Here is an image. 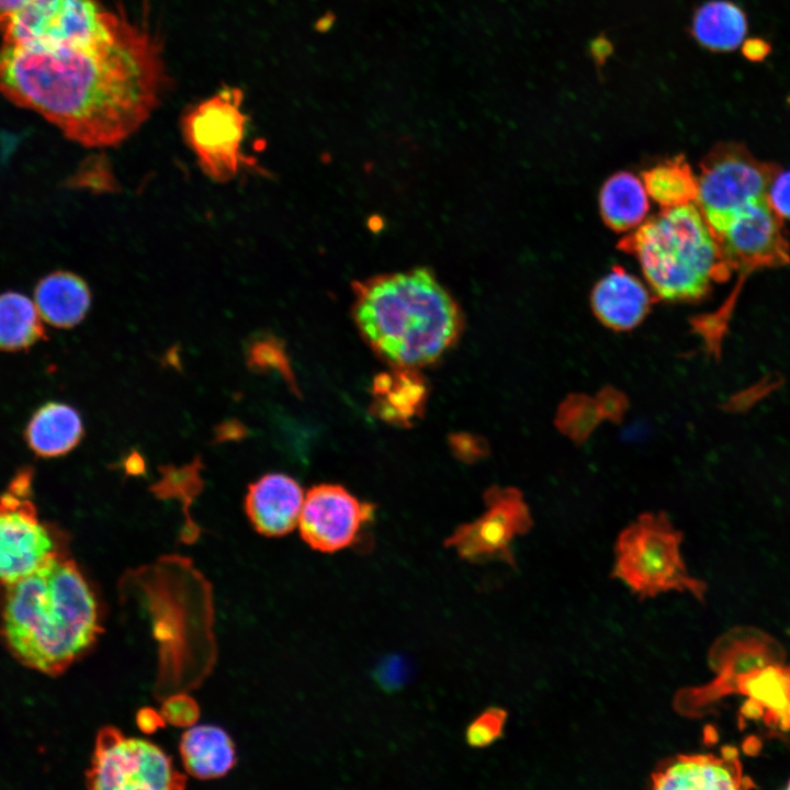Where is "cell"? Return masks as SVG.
Here are the masks:
<instances>
[{
    "label": "cell",
    "instance_id": "6da1fadb",
    "mask_svg": "<svg viewBox=\"0 0 790 790\" xmlns=\"http://www.w3.org/2000/svg\"><path fill=\"white\" fill-rule=\"evenodd\" d=\"M168 82L158 36L122 11L108 34L89 42L0 46V94L89 148L137 132Z\"/></svg>",
    "mask_w": 790,
    "mask_h": 790
},
{
    "label": "cell",
    "instance_id": "7a4b0ae2",
    "mask_svg": "<svg viewBox=\"0 0 790 790\" xmlns=\"http://www.w3.org/2000/svg\"><path fill=\"white\" fill-rule=\"evenodd\" d=\"M100 632L94 591L64 552L7 585L0 634L24 665L59 675L93 645Z\"/></svg>",
    "mask_w": 790,
    "mask_h": 790
},
{
    "label": "cell",
    "instance_id": "3957f363",
    "mask_svg": "<svg viewBox=\"0 0 790 790\" xmlns=\"http://www.w3.org/2000/svg\"><path fill=\"white\" fill-rule=\"evenodd\" d=\"M352 315L369 346L397 368L436 361L455 342L463 325L454 297L425 268L359 282Z\"/></svg>",
    "mask_w": 790,
    "mask_h": 790
},
{
    "label": "cell",
    "instance_id": "277c9868",
    "mask_svg": "<svg viewBox=\"0 0 790 790\" xmlns=\"http://www.w3.org/2000/svg\"><path fill=\"white\" fill-rule=\"evenodd\" d=\"M633 255L652 289L667 301H696L731 270L698 206L662 208L619 244Z\"/></svg>",
    "mask_w": 790,
    "mask_h": 790
},
{
    "label": "cell",
    "instance_id": "5b68a950",
    "mask_svg": "<svg viewBox=\"0 0 790 790\" xmlns=\"http://www.w3.org/2000/svg\"><path fill=\"white\" fill-rule=\"evenodd\" d=\"M682 538L665 511L639 515L616 539L611 577L641 600L678 591L702 601L707 585L689 574L680 553Z\"/></svg>",
    "mask_w": 790,
    "mask_h": 790
},
{
    "label": "cell",
    "instance_id": "8992f818",
    "mask_svg": "<svg viewBox=\"0 0 790 790\" xmlns=\"http://www.w3.org/2000/svg\"><path fill=\"white\" fill-rule=\"evenodd\" d=\"M778 170L740 143H720L704 156L696 202L714 236L748 206L767 199Z\"/></svg>",
    "mask_w": 790,
    "mask_h": 790
},
{
    "label": "cell",
    "instance_id": "52a82bcc",
    "mask_svg": "<svg viewBox=\"0 0 790 790\" xmlns=\"http://www.w3.org/2000/svg\"><path fill=\"white\" fill-rule=\"evenodd\" d=\"M242 99L239 88L226 87L194 104L181 119L185 143L213 181H230L248 161L242 154L247 125Z\"/></svg>",
    "mask_w": 790,
    "mask_h": 790
},
{
    "label": "cell",
    "instance_id": "ba28073f",
    "mask_svg": "<svg viewBox=\"0 0 790 790\" xmlns=\"http://www.w3.org/2000/svg\"><path fill=\"white\" fill-rule=\"evenodd\" d=\"M185 778L156 744L125 736L115 727L99 731L87 772V785L95 790H173Z\"/></svg>",
    "mask_w": 790,
    "mask_h": 790
},
{
    "label": "cell",
    "instance_id": "9c48e42d",
    "mask_svg": "<svg viewBox=\"0 0 790 790\" xmlns=\"http://www.w3.org/2000/svg\"><path fill=\"white\" fill-rule=\"evenodd\" d=\"M61 552V535L41 521L32 473L23 470L0 495V582H15Z\"/></svg>",
    "mask_w": 790,
    "mask_h": 790
},
{
    "label": "cell",
    "instance_id": "30bf717a",
    "mask_svg": "<svg viewBox=\"0 0 790 790\" xmlns=\"http://www.w3.org/2000/svg\"><path fill=\"white\" fill-rule=\"evenodd\" d=\"M115 16L98 0H30L9 22L2 42L84 43L108 34Z\"/></svg>",
    "mask_w": 790,
    "mask_h": 790
},
{
    "label": "cell",
    "instance_id": "8fae6325",
    "mask_svg": "<svg viewBox=\"0 0 790 790\" xmlns=\"http://www.w3.org/2000/svg\"><path fill=\"white\" fill-rule=\"evenodd\" d=\"M486 510L450 535L445 544L471 562L500 560L515 566L512 541L533 527L530 508L516 487L492 486L484 494Z\"/></svg>",
    "mask_w": 790,
    "mask_h": 790
},
{
    "label": "cell",
    "instance_id": "7c38bea8",
    "mask_svg": "<svg viewBox=\"0 0 790 790\" xmlns=\"http://www.w3.org/2000/svg\"><path fill=\"white\" fill-rule=\"evenodd\" d=\"M731 270L741 279L765 268L790 263V246L782 218L767 199L752 204L715 236Z\"/></svg>",
    "mask_w": 790,
    "mask_h": 790
},
{
    "label": "cell",
    "instance_id": "4fadbf2b",
    "mask_svg": "<svg viewBox=\"0 0 790 790\" xmlns=\"http://www.w3.org/2000/svg\"><path fill=\"white\" fill-rule=\"evenodd\" d=\"M373 507L340 485L320 484L304 498L298 527L303 540L319 552H336L352 544Z\"/></svg>",
    "mask_w": 790,
    "mask_h": 790
},
{
    "label": "cell",
    "instance_id": "5bb4252c",
    "mask_svg": "<svg viewBox=\"0 0 790 790\" xmlns=\"http://www.w3.org/2000/svg\"><path fill=\"white\" fill-rule=\"evenodd\" d=\"M722 755L679 754L665 757L651 774L650 788L655 790H733L747 788L737 753L722 748Z\"/></svg>",
    "mask_w": 790,
    "mask_h": 790
},
{
    "label": "cell",
    "instance_id": "9a60e30c",
    "mask_svg": "<svg viewBox=\"0 0 790 790\" xmlns=\"http://www.w3.org/2000/svg\"><path fill=\"white\" fill-rule=\"evenodd\" d=\"M303 503V490L294 478L270 473L249 485L245 510L257 532L282 537L298 523Z\"/></svg>",
    "mask_w": 790,
    "mask_h": 790
},
{
    "label": "cell",
    "instance_id": "2e32d148",
    "mask_svg": "<svg viewBox=\"0 0 790 790\" xmlns=\"http://www.w3.org/2000/svg\"><path fill=\"white\" fill-rule=\"evenodd\" d=\"M652 292L634 274L616 266L594 286L590 304L595 316L614 331L639 326L650 312Z\"/></svg>",
    "mask_w": 790,
    "mask_h": 790
},
{
    "label": "cell",
    "instance_id": "e0dca14e",
    "mask_svg": "<svg viewBox=\"0 0 790 790\" xmlns=\"http://www.w3.org/2000/svg\"><path fill=\"white\" fill-rule=\"evenodd\" d=\"M34 303L42 319L57 328H71L86 317L91 305L87 282L76 273L55 271L35 286Z\"/></svg>",
    "mask_w": 790,
    "mask_h": 790
},
{
    "label": "cell",
    "instance_id": "ac0fdd59",
    "mask_svg": "<svg viewBox=\"0 0 790 790\" xmlns=\"http://www.w3.org/2000/svg\"><path fill=\"white\" fill-rule=\"evenodd\" d=\"M185 771L196 779L225 776L236 764V748L230 736L215 725H191L179 744Z\"/></svg>",
    "mask_w": 790,
    "mask_h": 790
},
{
    "label": "cell",
    "instance_id": "d6986e66",
    "mask_svg": "<svg viewBox=\"0 0 790 790\" xmlns=\"http://www.w3.org/2000/svg\"><path fill=\"white\" fill-rule=\"evenodd\" d=\"M373 411L381 419L406 426L418 417L427 398V386L413 368H397L373 382Z\"/></svg>",
    "mask_w": 790,
    "mask_h": 790
},
{
    "label": "cell",
    "instance_id": "ffe728a7",
    "mask_svg": "<svg viewBox=\"0 0 790 790\" xmlns=\"http://www.w3.org/2000/svg\"><path fill=\"white\" fill-rule=\"evenodd\" d=\"M83 427L78 411L63 403L40 407L26 427L29 447L44 458L60 456L81 440Z\"/></svg>",
    "mask_w": 790,
    "mask_h": 790
},
{
    "label": "cell",
    "instance_id": "44dd1931",
    "mask_svg": "<svg viewBox=\"0 0 790 790\" xmlns=\"http://www.w3.org/2000/svg\"><path fill=\"white\" fill-rule=\"evenodd\" d=\"M599 210L616 232H632L646 221L650 195L642 178L621 171L609 177L599 192Z\"/></svg>",
    "mask_w": 790,
    "mask_h": 790
},
{
    "label": "cell",
    "instance_id": "7402d4cb",
    "mask_svg": "<svg viewBox=\"0 0 790 790\" xmlns=\"http://www.w3.org/2000/svg\"><path fill=\"white\" fill-rule=\"evenodd\" d=\"M746 33V14L730 1H709L693 15L692 34L699 44L710 50H734L744 41Z\"/></svg>",
    "mask_w": 790,
    "mask_h": 790
},
{
    "label": "cell",
    "instance_id": "603a6c76",
    "mask_svg": "<svg viewBox=\"0 0 790 790\" xmlns=\"http://www.w3.org/2000/svg\"><path fill=\"white\" fill-rule=\"evenodd\" d=\"M650 199L662 208L696 202L698 180L684 156L658 161L642 176Z\"/></svg>",
    "mask_w": 790,
    "mask_h": 790
},
{
    "label": "cell",
    "instance_id": "cb8c5ba5",
    "mask_svg": "<svg viewBox=\"0 0 790 790\" xmlns=\"http://www.w3.org/2000/svg\"><path fill=\"white\" fill-rule=\"evenodd\" d=\"M44 338L45 329L35 303L15 291L1 293L0 350H25Z\"/></svg>",
    "mask_w": 790,
    "mask_h": 790
},
{
    "label": "cell",
    "instance_id": "d4e9b609",
    "mask_svg": "<svg viewBox=\"0 0 790 790\" xmlns=\"http://www.w3.org/2000/svg\"><path fill=\"white\" fill-rule=\"evenodd\" d=\"M603 421L594 396L569 393L558 404L553 424L575 445H583Z\"/></svg>",
    "mask_w": 790,
    "mask_h": 790
},
{
    "label": "cell",
    "instance_id": "484cf974",
    "mask_svg": "<svg viewBox=\"0 0 790 790\" xmlns=\"http://www.w3.org/2000/svg\"><path fill=\"white\" fill-rule=\"evenodd\" d=\"M201 463L196 459L183 466H166L161 478L151 487L153 493L160 498H176L188 509L189 504L202 488L200 476Z\"/></svg>",
    "mask_w": 790,
    "mask_h": 790
},
{
    "label": "cell",
    "instance_id": "4316f807",
    "mask_svg": "<svg viewBox=\"0 0 790 790\" xmlns=\"http://www.w3.org/2000/svg\"><path fill=\"white\" fill-rule=\"evenodd\" d=\"M247 363L255 371H273L281 374L285 382L296 391L289 358L281 342L273 337H262L253 340L247 350Z\"/></svg>",
    "mask_w": 790,
    "mask_h": 790
},
{
    "label": "cell",
    "instance_id": "83f0119b",
    "mask_svg": "<svg viewBox=\"0 0 790 790\" xmlns=\"http://www.w3.org/2000/svg\"><path fill=\"white\" fill-rule=\"evenodd\" d=\"M508 712L490 707L476 716L465 732L466 743L475 748L486 747L501 737Z\"/></svg>",
    "mask_w": 790,
    "mask_h": 790
},
{
    "label": "cell",
    "instance_id": "f1b7e54d",
    "mask_svg": "<svg viewBox=\"0 0 790 790\" xmlns=\"http://www.w3.org/2000/svg\"><path fill=\"white\" fill-rule=\"evenodd\" d=\"M594 397L603 420L616 425L623 421L630 407L629 397L623 391L605 385Z\"/></svg>",
    "mask_w": 790,
    "mask_h": 790
},
{
    "label": "cell",
    "instance_id": "f546056e",
    "mask_svg": "<svg viewBox=\"0 0 790 790\" xmlns=\"http://www.w3.org/2000/svg\"><path fill=\"white\" fill-rule=\"evenodd\" d=\"M161 715L165 721L180 726H191L195 722L199 709L195 702L184 696H173L162 706Z\"/></svg>",
    "mask_w": 790,
    "mask_h": 790
},
{
    "label": "cell",
    "instance_id": "4dcf8cb0",
    "mask_svg": "<svg viewBox=\"0 0 790 790\" xmlns=\"http://www.w3.org/2000/svg\"><path fill=\"white\" fill-rule=\"evenodd\" d=\"M767 201L782 219H790V170L776 172L768 188Z\"/></svg>",
    "mask_w": 790,
    "mask_h": 790
},
{
    "label": "cell",
    "instance_id": "1f68e13d",
    "mask_svg": "<svg viewBox=\"0 0 790 790\" xmlns=\"http://www.w3.org/2000/svg\"><path fill=\"white\" fill-rule=\"evenodd\" d=\"M453 448L459 456L466 461H476L488 453V445L485 440L470 435L455 436Z\"/></svg>",
    "mask_w": 790,
    "mask_h": 790
},
{
    "label": "cell",
    "instance_id": "d6a6232c",
    "mask_svg": "<svg viewBox=\"0 0 790 790\" xmlns=\"http://www.w3.org/2000/svg\"><path fill=\"white\" fill-rule=\"evenodd\" d=\"M770 52V44L757 37L746 40L742 46L743 56L751 61H763Z\"/></svg>",
    "mask_w": 790,
    "mask_h": 790
},
{
    "label": "cell",
    "instance_id": "836d02e7",
    "mask_svg": "<svg viewBox=\"0 0 790 790\" xmlns=\"http://www.w3.org/2000/svg\"><path fill=\"white\" fill-rule=\"evenodd\" d=\"M30 0H0V32L3 33L13 15Z\"/></svg>",
    "mask_w": 790,
    "mask_h": 790
},
{
    "label": "cell",
    "instance_id": "e575fe53",
    "mask_svg": "<svg viewBox=\"0 0 790 790\" xmlns=\"http://www.w3.org/2000/svg\"><path fill=\"white\" fill-rule=\"evenodd\" d=\"M163 718L161 713H157L153 709H143L137 714V723L139 727L147 732H154L158 726L162 724Z\"/></svg>",
    "mask_w": 790,
    "mask_h": 790
},
{
    "label": "cell",
    "instance_id": "d590c367",
    "mask_svg": "<svg viewBox=\"0 0 790 790\" xmlns=\"http://www.w3.org/2000/svg\"><path fill=\"white\" fill-rule=\"evenodd\" d=\"M126 467L129 470V472H139L143 467L142 460L138 456H133L129 459Z\"/></svg>",
    "mask_w": 790,
    "mask_h": 790
},
{
    "label": "cell",
    "instance_id": "8d00e7d4",
    "mask_svg": "<svg viewBox=\"0 0 790 790\" xmlns=\"http://www.w3.org/2000/svg\"><path fill=\"white\" fill-rule=\"evenodd\" d=\"M787 788L790 789V780H789V782H788V785H787Z\"/></svg>",
    "mask_w": 790,
    "mask_h": 790
},
{
    "label": "cell",
    "instance_id": "74e56055",
    "mask_svg": "<svg viewBox=\"0 0 790 790\" xmlns=\"http://www.w3.org/2000/svg\"><path fill=\"white\" fill-rule=\"evenodd\" d=\"M788 101L790 102V97H789Z\"/></svg>",
    "mask_w": 790,
    "mask_h": 790
}]
</instances>
